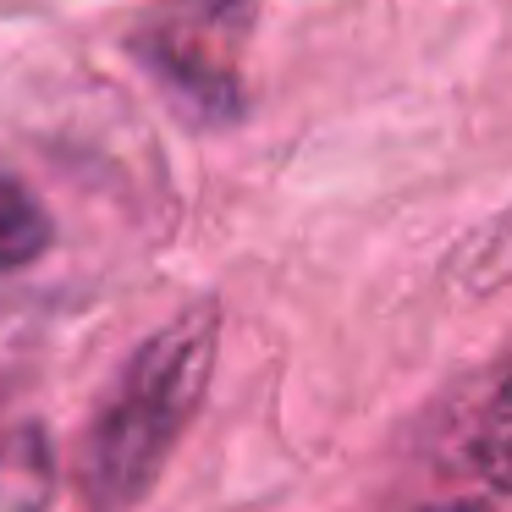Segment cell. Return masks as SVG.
<instances>
[{
	"label": "cell",
	"mask_w": 512,
	"mask_h": 512,
	"mask_svg": "<svg viewBox=\"0 0 512 512\" xmlns=\"http://www.w3.org/2000/svg\"><path fill=\"white\" fill-rule=\"evenodd\" d=\"M215 342H221V314L215 303H199L133 353L78 452V490L89 512H133L155 490L204 402Z\"/></svg>",
	"instance_id": "6da1fadb"
},
{
	"label": "cell",
	"mask_w": 512,
	"mask_h": 512,
	"mask_svg": "<svg viewBox=\"0 0 512 512\" xmlns=\"http://www.w3.org/2000/svg\"><path fill=\"white\" fill-rule=\"evenodd\" d=\"M254 0H182L149 34V61L177 83L199 111H237V50H243Z\"/></svg>",
	"instance_id": "7a4b0ae2"
},
{
	"label": "cell",
	"mask_w": 512,
	"mask_h": 512,
	"mask_svg": "<svg viewBox=\"0 0 512 512\" xmlns=\"http://www.w3.org/2000/svg\"><path fill=\"white\" fill-rule=\"evenodd\" d=\"M452 474L468 485L452 501H474L490 512L512 507V347L463 397V413L452 424Z\"/></svg>",
	"instance_id": "3957f363"
},
{
	"label": "cell",
	"mask_w": 512,
	"mask_h": 512,
	"mask_svg": "<svg viewBox=\"0 0 512 512\" xmlns=\"http://www.w3.org/2000/svg\"><path fill=\"white\" fill-rule=\"evenodd\" d=\"M56 496V452L39 430L0 441V512H45Z\"/></svg>",
	"instance_id": "277c9868"
},
{
	"label": "cell",
	"mask_w": 512,
	"mask_h": 512,
	"mask_svg": "<svg viewBox=\"0 0 512 512\" xmlns=\"http://www.w3.org/2000/svg\"><path fill=\"white\" fill-rule=\"evenodd\" d=\"M50 237L56 232H50L45 204H39L23 182L0 177V276L34 265V259L50 248Z\"/></svg>",
	"instance_id": "5b68a950"
},
{
	"label": "cell",
	"mask_w": 512,
	"mask_h": 512,
	"mask_svg": "<svg viewBox=\"0 0 512 512\" xmlns=\"http://www.w3.org/2000/svg\"><path fill=\"white\" fill-rule=\"evenodd\" d=\"M457 276L474 281V287H501V281H512V210L501 215V221H490L485 232L463 248Z\"/></svg>",
	"instance_id": "8992f818"
},
{
	"label": "cell",
	"mask_w": 512,
	"mask_h": 512,
	"mask_svg": "<svg viewBox=\"0 0 512 512\" xmlns=\"http://www.w3.org/2000/svg\"><path fill=\"white\" fill-rule=\"evenodd\" d=\"M413 512H490V507H474V501H452V496H441V501H424V507H413Z\"/></svg>",
	"instance_id": "52a82bcc"
}]
</instances>
